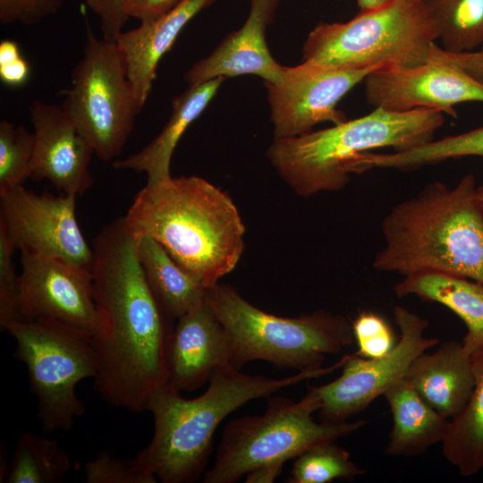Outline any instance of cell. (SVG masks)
Wrapping results in <instances>:
<instances>
[{"mask_svg":"<svg viewBox=\"0 0 483 483\" xmlns=\"http://www.w3.org/2000/svg\"><path fill=\"white\" fill-rule=\"evenodd\" d=\"M472 174L449 189L428 183L396 204L381 223L384 245L372 265L409 275L436 271L483 284V206Z\"/></svg>","mask_w":483,"mask_h":483,"instance_id":"3957f363","label":"cell"},{"mask_svg":"<svg viewBox=\"0 0 483 483\" xmlns=\"http://www.w3.org/2000/svg\"><path fill=\"white\" fill-rule=\"evenodd\" d=\"M16 248L0 226V326L22 320L19 307L20 274L16 273L13 251Z\"/></svg>","mask_w":483,"mask_h":483,"instance_id":"1f68e13d","label":"cell"},{"mask_svg":"<svg viewBox=\"0 0 483 483\" xmlns=\"http://www.w3.org/2000/svg\"><path fill=\"white\" fill-rule=\"evenodd\" d=\"M393 426L384 449L390 456H416L444 441L450 420L429 406L404 377L385 393Z\"/></svg>","mask_w":483,"mask_h":483,"instance_id":"603a6c76","label":"cell"},{"mask_svg":"<svg viewBox=\"0 0 483 483\" xmlns=\"http://www.w3.org/2000/svg\"><path fill=\"white\" fill-rule=\"evenodd\" d=\"M399 297L416 295L442 304L465 324L462 340L470 353L483 352V284L462 276L436 271H420L405 275L394 287Z\"/></svg>","mask_w":483,"mask_h":483,"instance_id":"7402d4cb","label":"cell"},{"mask_svg":"<svg viewBox=\"0 0 483 483\" xmlns=\"http://www.w3.org/2000/svg\"><path fill=\"white\" fill-rule=\"evenodd\" d=\"M92 249L94 299L102 318V330L93 337L94 387L109 404L142 412L153 393L167 383L172 320L146 281L136 237L123 217L104 226Z\"/></svg>","mask_w":483,"mask_h":483,"instance_id":"6da1fadb","label":"cell"},{"mask_svg":"<svg viewBox=\"0 0 483 483\" xmlns=\"http://www.w3.org/2000/svg\"><path fill=\"white\" fill-rule=\"evenodd\" d=\"M394 316L401 334L386 354L377 358L348 355L337 378L310 386L320 399L318 414L321 421L342 422L363 411L404 377L419 355L437 344L438 339L425 336L427 319L401 306L394 309Z\"/></svg>","mask_w":483,"mask_h":483,"instance_id":"8fae6325","label":"cell"},{"mask_svg":"<svg viewBox=\"0 0 483 483\" xmlns=\"http://www.w3.org/2000/svg\"><path fill=\"white\" fill-rule=\"evenodd\" d=\"M30 114L35 135L30 178L47 180L64 194H84L93 184L89 142L61 105L35 100Z\"/></svg>","mask_w":483,"mask_h":483,"instance_id":"2e32d148","label":"cell"},{"mask_svg":"<svg viewBox=\"0 0 483 483\" xmlns=\"http://www.w3.org/2000/svg\"><path fill=\"white\" fill-rule=\"evenodd\" d=\"M464 157H483V126L405 150L388 154L365 152L356 157L353 168L356 174L373 169L411 171Z\"/></svg>","mask_w":483,"mask_h":483,"instance_id":"484cf974","label":"cell"},{"mask_svg":"<svg viewBox=\"0 0 483 483\" xmlns=\"http://www.w3.org/2000/svg\"><path fill=\"white\" fill-rule=\"evenodd\" d=\"M19 307L22 320L53 319L93 337L102 330L91 270L21 250Z\"/></svg>","mask_w":483,"mask_h":483,"instance_id":"9a60e30c","label":"cell"},{"mask_svg":"<svg viewBox=\"0 0 483 483\" xmlns=\"http://www.w3.org/2000/svg\"><path fill=\"white\" fill-rule=\"evenodd\" d=\"M129 0H100V28L102 38L115 42L123 27L129 19L125 5Z\"/></svg>","mask_w":483,"mask_h":483,"instance_id":"d590c367","label":"cell"},{"mask_svg":"<svg viewBox=\"0 0 483 483\" xmlns=\"http://www.w3.org/2000/svg\"><path fill=\"white\" fill-rule=\"evenodd\" d=\"M137 238L148 236L206 288L236 267L244 225L231 198L198 176L146 184L123 216Z\"/></svg>","mask_w":483,"mask_h":483,"instance_id":"7a4b0ae2","label":"cell"},{"mask_svg":"<svg viewBox=\"0 0 483 483\" xmlns=\"http://www.w3.org/2000/svg\"><path fill=\"white\" fill-rule=\"evenodd\" d=\"M136 249L146 281L171 320L179 318L205 299L208 288L183 269L156 240L137 237Z\"/></svg>","mask_w":483,"mask_h":483,"instance_id":"cb8c5ba5","label":"cell"},{"mask_svg":"<svg viewBox=\"0 0 483 483\" xmlns=\"http://www.w3.org/2000/svg\"><path fill=\"white\" fill-rule=\"evenodd\" d=\"M182 0H129L125 5L128 17L140 22L153 21L166 13Z\"/></svg>","mask_w":483,"mask_h":483,"instance_id":"8d00e7d4","label":"cell"},{"mask_svg":"<svg viewBox=\"0 0 483 483\" xmlns=\"http://www.w3.org/2000/svg\"><path fill=\"white\" fill-rule=\"evenodd\" d=\"M61 104L102 161L114 160L131 134L140 106L115 42L98 38L87 21L82 56Z\"/></svg>","mask_w":483,"mask_h":483,"instance_id":"30bf717a","label":"cell"},{"mask_svg":"<svg viewBox=\"0 0 483 483\" xmlns=\"http://www.w3.org/2000/svg\"><path fill=\"white\" fill-rule=\"evenodd\" d=\"M477 192L478 196L481 201V204L483 206V182L477 187Z\"/></svg>","mask_w":483,"mask_h":483,"instance_id":"b9f144b4","label":"cell"},{"mask_svg":"<svg viewBox=\"0 0 483 483\" xmlns=\"http://www.w3.org/2000/svg\"><path fill=\"white\" fill-rule=\"evenodd\" d=\"M283 465H267L246 474V482H273L281 473Z\"/></svg>","mask_w":483,"mask_h":483,"instance_id":"f35d334b","label":"cell"},{"mask_svg":"<svg viewBox=\"0 0 483 483\" xmlns=\"http://www.w3.org/2000/svg\"><path fill=\"white\" fill-rule=\"evenodd\" d=\"M76 197L17 186L0 193V226L16 249L91 270L93 249L77 221Z\"/></svg>","mask_w":483,"mask_h":483,"instance_id":"7c38bea8","label":"cell"},{"mask_svg":"<svg viewBox=\"0 0 483 483\" xmlns=\"http://www.w3.org/2000/svg\"><path fill=\"white\" fill-rule=\"evenodd\" d=\"M215 0H182L172 10L137 28L122 31L115 43L122 52L128 78L141 107L156 78L157 64L184 26Z\"/></svg>","mask_w":483,"mask_h":483,"instance_id":"ffe728a7","label":"cell"},{"mask_svg":"<svg viewBox=\"0 0 483 483\" xmlns=\"http://www.w3.org/2000/svg\"><path fill=\"white\" fill-rule=\"evenodd\" d=\"M30 76V66L21 56L18 44L11 39L0 43V79L3 83L18 87Z\"/></svg>","mask_w":483,"mask_h":483,"instance_id":"e575fe53","label":"cell"},{"mask_svg":"<svg viewBox=\"0 0 483 483\" xmlns=\"http://www.w3.org/2000/svg\"><path fill=\"white\" fill-rule=\"evenodd\" d=\"M71 468V459L57 441L24 431L18 438L4 481L58 483Z\"/></svg>","mask_w":483,"mask_h":483,"instance_id":"4316f807","label":"cell"},{"mask_svg":"<svg viewBox=\"0 0 483 483\" xmlns=\"http://www.w3.org/2000/svg\"><path fill=\"white\" fill-rule=\"evenodd\" d=\"M4 330L15 341L14 357L27 368L43 432L69 430L86 411L77 385L97 374L93 335L47 318L16 321Z\"/></svg>","mask_w":483,"mask_h":483,"instance_id":"9c48e42d","label":"cell"},{"mask_svg":"<svg viewBox=\"0 0 483 483\" xmlns=\"http://www.w3.org/2000/svg\"><path fill=\"white\" fill-rule=\"evenodd\" d=\"M225 79L217 77L189 86L174 98L172 114L160 133L139 152L114 160L113 167L143 172L147 174V184H157L171 178V158L178 141L208 106Z\"/></svg>","mask_w":483,"mask_h":483,"instance_id":"44dd1931","label":"cell"},{"mask_svg":"<svg viewBox=\"0 0 483 483\" xmlns=\"http://www.w3.org/2000/svg\"><path fill=\"white\" fill-rule=\"evenodd\" d=\"M86 4L97 15L100 12V0H84Z\"/></svg>","mask_w":483,"mask_h":483,"instance_id":"60d3db41","label":"cell"},{"mask_svg":"<svg viewBox=\"0 0 483 483\" xmlns=\"http://www.w3.org/2000/svg\"><path fill=\"white\" fill-rule=\"evenodd\" d=\"M317 443L294 458L287 479L291 483H327L352 480L365 473L352 460L350 453L335 443Z\"/></svg>","mask_w":483,"mask_h":483,"instance_id":"f1b7e54d","label":"cell"},{"mask_svg":"<svg viewBox=\"0 0 483 483\" xmlns=\"http://www.w3.org/2000/svg\"><path fill=\"white\" fill-rule=\"evenodd\" d=\"M277 2L251 0L250 14L242 28L229 34L209 55L196 62L185 73L189 86L217 77L245 74L259 76L264 82L279 81L285 66L273 58L265 37Z\"/></svg>","mask_w":483,"mask_h":483,"instance_id":"ac0fdd59","label":"cell"},{"mask_svg":"<svg viewBox=\"0 0 483 483\" xmlns=\"http://www.w3.org/2000/svg\"><path fill=\"white\" fill-rule=\"evenodd\" d=\"M444 122V114L431 109L394 112L377 107L326 129L275 139L267 157L299 195L337 191L348 183L350 164L358 155L387 147L405 150L426 143Z\"/></svg>","mask_w":483,"mask_h":483,"instance_id":"5b68a950","label":"cell"},{"mask_svg":"<svg viewBox=\"0 0 483 483\" xmlns=\"http://www.w3.org/2000/svg\"><path fill=\"white\" fill-rule=\"evenodd\" d=\"M363 81L368 103L388 111L424 108L456 118V105L483 103V84L445 57L436 43L426 62L408 67L383 66Z\"/></svg>","mask_w":483,"mask_h":483,"instance_id":"4fadbf2b","label":"cell"},{"mask_svg":"<svg viewBox=\"0 0 483 483\" xmlns=\"http://www.w3.org/2000/svg\"><path fill=\"white\" fill-rule=\"evenodd\" d=\"M475 386L462 412L450 420L442 442L445 458L462 476L483 470V352L470 354Z\"/></svg>","mask_w":483,"mask_h":483,"instance_id":"d4e9b609","label":"cell"},{"mask_svg":"<svg viewBox=\"0 0 483 483\" xmlns=\"http://www.w3.org/2000/svg\"><path fill=\"white\" fill-rule=\"evenodd\" d=\"M35 135L22 125L0 122V193L31 176Z\"/></svg>","mask_w":483,"mask_h":483,"instance_id":"f546056e","label":"cell"},{"mask_svg":"<svg viewBox=\"0 0 483 483\" xmlns=\"http://www.w3.org/2000/svg\"><path fill=\"white\" fill-rule=\"evenodd\" d=\"M436 411L452 420L469 402L475 386L470 354L462 343L447 341L431 353H421L404 377Z\"/></svg>","mask_w":483,"mask_h":483,"instance_id":"d6986e66","label":"cell"},{"mask_svg":"<svg viewBox=\"0 0 483 483\" xmlns=\"http://www.w3.org/2000/svg\"><path fill=\"white\" fill-rule=\"evenodd\" d=\"M437 39L424 0H396L360 11L346 22H320L303 45V61L342 70L415 66Z\"/></svg>","mask_w":483,"mask_h":483,"instance_id":"52a82bcc","label":"cell"},{"mask_svg":"<svg viewBox=\"0 0 483 483\" xmlns=\"http://www.w3.org/2000/svg\"><path fill=\"white\" fill-rule=\"evenodd\" d=\"M63 3L64 0H0V22L4 26H33L58 13Z\"/></svg>","mask_w":483,"mask_h":483,"instance_id":"836d02e7","label":"cell"},{"mask_svg":"<svg viewBox=\"0 0 483 483\" xmlns=\"http://www.w3.org/2000/svg\"><path fill=\"white\" fill-rule=\"evenodd\" d=\"M205 300L224 326L230 362L238 369L260 360L298 371L316 370L326 355L339 353L354 339L352 324L341 315L318 310L278 317L218 284L207 289Z\"/></svg>","mask_w":483,"mask_h":483,"instance_id":"8992f818","label":"cell"},{"mask_svg":"<svg viewBox=\"0 0 483 483\" xmlns=\"http://www.w3.org/2000/svg\"><path fill=\"white\" fill-rule=\"evenodd\" d=\"M177 320L167 346V383L180 392L193 391L231 365L228 339L205 299Z\"/></svg>","mask_w":483,"mask_h":483,"instance_id":"e0dca14e","label":"cell"},{"mask_svg":"<svg viewBox=\"0 0 483 483\" xmlns=\"http://www.w3.org/2000/svg\"><path fill=\"white\" fill-rule=\"evenodd\" d=\"M396 0H357L360 11H369L388 4Z\"/></svg>","mask_w":483,"mask_h":483,"instance_id":"ab89813d","label":"cell"},{"mask_svg":"<svg viewBox=\"0 0 483 483\" xmlns=\"http://www.w3.org/2000/svg\"><path fill=\"white\" fill-rule=\"evenodd\" d=\"M343 366L341 360L316 370L283 378L248 375L232 365L218 369L206 391L187 399L168 383L150 396L147 411L154 420L149 444L134 457L137 464L163 483H191L201 476L209 459L215 432L230 413L246 402Z\"/></svg>","mask_w":483,"mask_h":483,"instance_id":"277c9868","label":"cell"},{"mask_svg":"<svg viewBox=\"0 0 483 483\" xmlns=\"http://www.w3.org/2000/svg\"><path fill=\"white\" fill-rule=\"evenodd\" d=\"M442 54L483 84V46L477 51L450 53L441 47Z\"/></svg>","mask_w":483,"mask_h":483,"instance_id":"74e56055","label":"cell"},{"mask_svg":"<svg viewBox=\"0 0 483 483\" xmlns=\"http://www.w3.org/2000/svg\"><path fill=\"white\" fill-rule=\"evenodd\" d=\"M441 40L450 53L483 46V0H424Z\"/></svg>","mask_w":483,"mask_h":483,"instance_id":"83f0119b","label":"cell"},{"mask_svg":"<svg viewBox=\"0 0 483 483\" xmlns=\"http://www.w3.org/2000/svg\"><path fill=\"white\" fill-rule=\"evenodd\" d=\"M378 68L342 70L308 61L285 66L279 81L264 82L275 138L301 136L324 122L338 124L346 121L336 108L338 102Z\"/></svg>","mask_w":483,"mask_h":483,"instance_id":"5bb4252c","label":"cell"},{"mask_svg":"<svg viewBox=\"0 0 483 483\" xmlns=\"http://www.w3.org/2000/svg\"><path fill=\"white\" fill-rule=\"evenodd\" d=\"M87 483H156L157 477L133 459L118 458L103 451L84 466Z\"/></svg>","mask_w":483,"mask_h":483,"instance_id":"4dcf8cb0","label":"cell"},{"mask_svg":"<svg viewBox=\"0 0 483 483\" xmlns=\"http://www.w3.org/2000/svg\"><path fill=\"white\" fill-rule=\"evenodd\" d=\"M320 405L318 394L309 387L298 402L273 397L263 414L231 420L202 482L233 483L258 468L284 465L311 445L349 436L367 423L365 419L317 422L313 414Z\"/></svg>","mask_w":483,"mask_h":483,"instance_id":"ba28073f","label":"cell"},{"mask_svg":"<svg viewBox=\"0 0 483 483\" xmlns=\"http://www.w3.org/2000/svg\"><path fill=\"white\" fill-rule=\"evenodd\" d=\"M353 336L358 343L357 355L377 358L386 354L396 343L388 322L372 311H362L352 323Z\"/></svg>","mask_w":483,"mask_h":483,"instance_id":"d6a6232c","label":"cell"}]
</instances>
